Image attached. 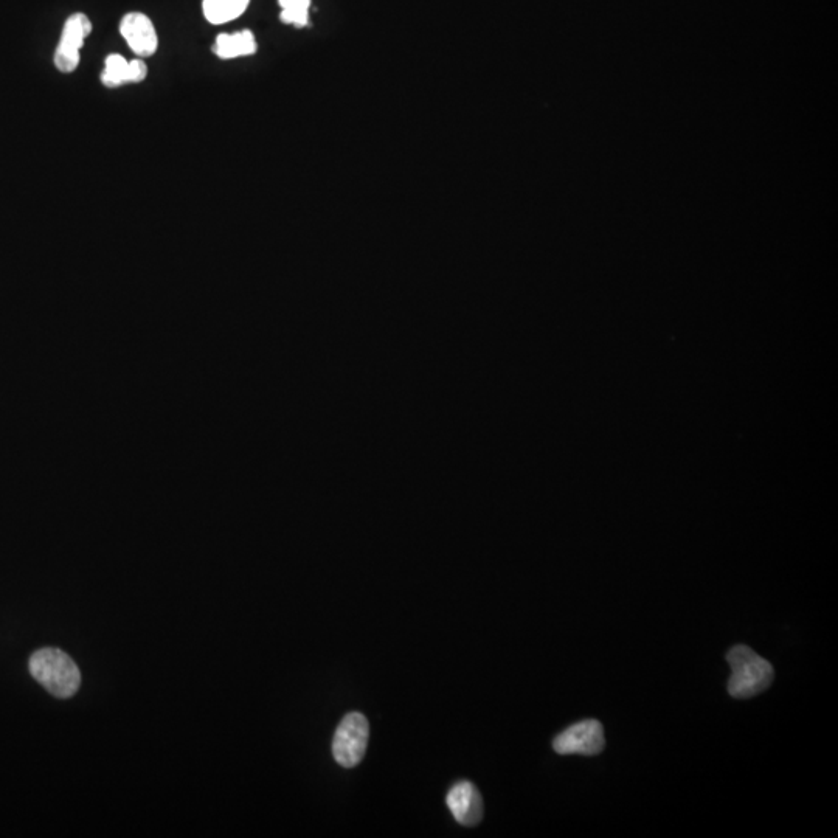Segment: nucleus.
Masks as SVG:
<instances>
[{
    "instance_id": "nucleus-4",
    "label": "nucleus",
    "mask_w": 838,
    "mask_h": 838,
    "mask_svg": "<svg viewBox=\"0 0 838 838\" xmlns=\"http://www.w3.org/2000/svg\"><path fill=\"white\" fill-rule=\"evenodd\" d=\"M604 745L603 725L593 719L568 727L553 741V748L559 755L595 756L603 752Z\"/></svg>"
},
{
    "instance_id": "nucleus-1",
    "label": "nucleus",
    "mask_w": 838,
    "mask_h": 838,
    "mask_svg": "<svg viewBox=\"0 0 838 838\" xmlns=\"http://www.w3.org/2000/svg\"><path fill=\"white\" fill-rule=\"evenodd\" d=\"M28 669L33 679L58 699H69L80 688V669L61 649H39L28 660Z\"/></svg>"
},
{
    "instance_id": "nucleus-3",
    "label": "nucleus",
    "mask_w": 838,
    "mask_h": 838,
    "mask_svg": "<svg viewBox=\"0 0 838 838\" xmlns=\"http://www.w3.org/2000/svg\"><path fill=\"white\" fill-rule=\"evenodd\" d=\"M370 738V725L361 713H350L343 717L333 741V755L340 766L353 769L361 764Z\"/></svg>"
},
{
    "instance_id": "nucleus-5",
    "label": "nucleus",
    "mask_w": 838,
    "mask_h": 838,
    "mask_svg": "<svg viewBox=\"0 0 838 838\" xmlns=\"http://www.w3.org/2000/svg\"><path fill=\"white\" fill-rule=\"evenodd\" d=\"M92 22L86 14H72L64 24L63 35L55 52V66L59 72L72 73L80 64V50L84 39L91 35Z\"/></svg>"
},
{
    "instance_id": "nucleus-11",
    "label": "nucleus",
    "mask_w": 838,
    "mask_h": 838,
    "mask_svg": "<svg viewBox=\"0 0 838 838\" xmlns=\"http://www.w3.org/2000/svg\"><path fill=\"white\" fill-rule=\"evenodd\" d=\"M281 7V22L306 27L309 24V7L311 0H278Z\"/></svg>"
},
{
    "instance_id": "nucleus-6",
    "label": "nucleus",
    "mask_w": 838,
    "mask_h": 838,
    "mask_svg": "<svg viewBox=\"0 0 838 838\" xmlns=\"http://www.w3.org/2000/svg\"><path fill=\"white\" fill-rule=\"evenodd\" d=\"M120 33L129 49L142 58H149L159 49V36L151 19L143 13H128L120 24Z\"/></svg>"
},
{
    "instance_id": "nucleus-8",
    "label": "nucleus",
    "mask_w": 838,
    "mask_h": 838,
    "mask_svg": "<svg viewBox=\"0 0 838 838\" xmlns=\"http://www.w3.org/2000/svg\"><path fill=\"white\" fill-rule=\"evenodd\" d=\"M146 77H148V67L142 59L126 61L122 55L112 53L104 61L101 83L114 89V87H122L125 84L142 83Z\"/></svg>"
},
{
    "instance_id": "nucleus-10",
    "label": "nucleus",
    "mask_w": 838,
    "mask_h": 838,
    "mask_svg": "<svg viewBox=\"0 0 838 838\" xmlns=\"http://www.w3.org/2000/svg\"><path fill=\"white\" fill-rule=\"evenodd\" d=\"M250 0H204L205 19L212 24H226L239 18L249 7Z\"/></svg>"
},
{
    "instance_id": "nucleus-2",
    "label": "nucleus",
    "mask_w": 838,
    "mask_h": 838,
    "mask_svg": "<svg viewBox=\"0 0 838 838\" xmlns=\"http://www.w3.org/2000/svg\"><path fill=\"white\" fill-rule=\"evenodd\" d=\"M727 662L731 668L728 693L736 699L758 696L772 685L773 666L748 646L731 648L727 654Z\"/></svg>"
},
{
    "instance_id": "nucleus-7",
    "label": "nucleus",
    "mask_w": 838,
    "mask_h": 838,
    "mask_svg": "<svg viewBox=\"0 0 838 838\" xmlns=\"http://www.w3.org/2000/svg\"><path fill=\"white\" fill-rule=\"evenodd\" d=\"M447 806L455 820L463 826H475L483 818V800L477 787L469 781L454 784L447 793Z\"/></svg>"
},
{
    "instance_id": "nucleus-9",
    "label": "nucleus",
    "mask_w": 838,
    "mask_h": 838,
    "mask_svg": "<svg viewBox=\"0 0 838 838\" xmlns=\"http://www.w3.org/2000/svg\"><path fill=\"white\" fill-rule=\"evenodd\" d=\"M257 52V41L249 30L233 33V35H219L216 38L213 53L221 59L239 58L249 56Z\"/></svg>"
}]
</instances>
